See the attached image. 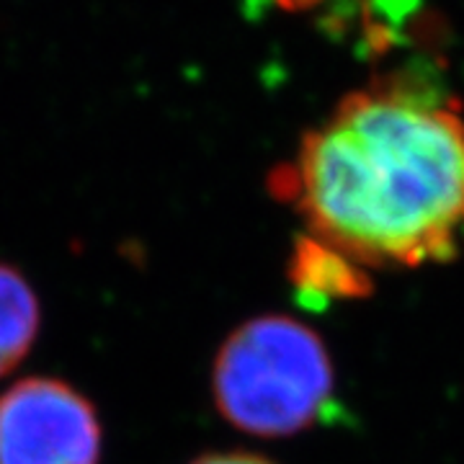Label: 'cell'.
I'll list each match as a JSON object with an SVG mask.
<instances>
[{
    "label": "cell",
    "mask_w": 464,
    "mask_h": 464,
    "mask_svg": "<svg viewBox=\"0 0 464 464\" xmlns=\"http://www.w3.org/2000/svg\"><path fill=\"white\" fill-rule=\"evenodd\" d=\"M271 188L359 268L449 261L464 237L462 103L408 75L372 78L302 134Z\"/></svg>",
    "instance_id": "obj_1"
},
{
    "label": "cell",
    "mask_w": 464,
    "mask_h": 464,
    "mask_svg": "<svg viewBox=\"0 0 464 464\" xmlns=\"http://www.w3.org/2000/svg\"><path fill=\"white\" fill-rule=\"evenodd\" d=\"M292 276L299 289L320 297H359L364 274L343 256L320 246L315 240H299Z\"/></svg>",
    "instance_id": "obj_5"
},
{
    "label": "cell",
    "mask_w": 464,
    "mask_h": 464,
    "mask_svg": "<svg viewBox=\"0 0 464 464\" xmlns=\"http://www.w3.org/2000/svg\"><path fill=\"white\" fill-rule=\"evenodd\" d=\"M39 299L16 268L0 264V377L32 351L39 333Z\"/></svg>",
    "instance_id": "obj_4"
},
{
    "label": "cell",
    "mask_w": 464,
    "mask_h": 464,
    "mask_svg": "<svg viewBox=\"0 0 464 464\" xmlns=\"http://www.w3.org/2000/svg\"><path fill=\"white\" fill-rule=\"evenodd\" d=\"M331 398V356L320 335L292 317L248 320L217 353V408L240 431L297 433L317 423Z\"/></svg>",
    "instance_id": "obj_2"
},
{
    "label": "cell",
    "mask_w": 464,
    "mask_h": 464,
    "mask_svg": "<svg viewBox=\"0 0 464 464\" xmlns=\"http://www.w3.org/2000/svg\"><path fill=\"white\" fill-rule=\"evenodd\" d=\"M194 464H274L264 459V457H256V454H246V451H230V454H207Z\"/></svg>",
    "instance_id": "obj_6"
},
{
    "label": "cell",
    "mask_w": 464,
    "mask_h": 464,
    "mask_svg": "<svg viewBox=\"0 0 464 464\" xmlns=\"http://www.w3.org/2000/svg\"><path fill=\"white\" fill-rule=\"evenodd\" d=\"M93 405L65 382L21 380L0 395V464H99Z\"/></svg>",
    "instance_id": "obj_3"
},
{
    "label": "cell",
    "mask_w": 464,
    "mask_h": 464,
    "mask_svg": "<svg viewBox=\"0 0 464 464\" xmlns=\"http://www.w3.org/2000/svg\"><path fill=\"white\" fill-rule=\"evenodd\" d=\"M274 3L289 14H307V11H317V8L328 5L331 0H274Z\"/></svg>",
    "instance_id": "obj_7"
}]
</instances>
